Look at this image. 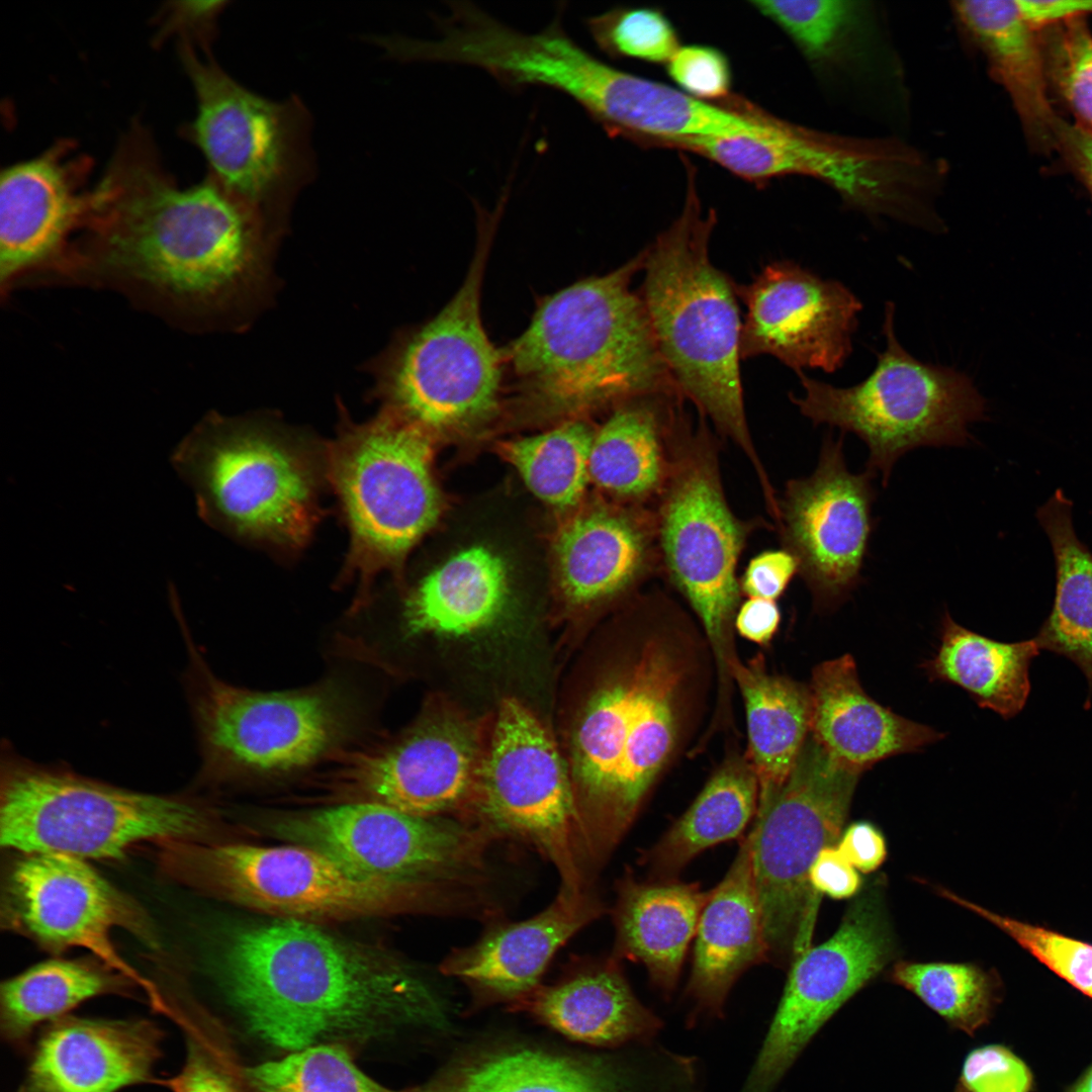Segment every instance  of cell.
Here are the masks:
<instances>
[{"label": "cell", "mask_w": 1092, "mask_h": 1092, "mask_svg": "<svg viewBox=\"0 0 1092 1092\" xmlns=\"http://www.w3.org/2000/svg\"><path fill=\"white\" fill-rule=\"evenodd\" d=\"M507 594L503 560L486 548H468L426 576L410 596L405 630L410 635L473 632L495 619Z\"/></svg>", "instance_id": "8d00e7d4"}, {"label": "cell", "mask_w": 1092, "mask_h": 1092, "mask_svg": "<svg viewBox=\"0 0 1092 1092\" xmlns=\"http://www.w3.org/2000/svg\"><path fill=\"white\" fill-rule=\"evenodd\" d=\"M2 885L3 922L50 951L84 948L110 970L149 990V982L113 943L123 929L156 948L152 920L135 900L87 860L54 852L15 853Z\"/></svg>", "instance_id": "ac0fdd59"}, {"label": "cell", "mask_w": 1092, "mask_h": 1092, "mask_svg": "<svg viewBox=\"0 0 1092 1092\" xmlns=\"http://www.w3.org/2000/svg\"><path fill=\"white\" fill-rule=\"evenodd\" d=\"M1072 502L1061 488L1036 511L1056 565V592L1051 613L1034 639L1040 649L1071 660L1085 675L1092 693V552L1078 538Z\"/></svg>", "instance_id": "74e56055"}, {"label": "cell", "mask_w": 1092, "mask_h": 1092, "mask_svg": "<svg viewBox=\"0 0 1092 1092\" xmlns=\"http://www.w3.org/2000/svg\"><path fill=\"white\" fill-rule=\"evenodd\" d=\"M889 979L968 1034L987 1023L1000 991L995 972L971 963L900 961Z\"/></svg>", "instance_id": "b9f144b4"}, {"label": "cell", "mask_w": 1092, "mask_h": 1092, "mask_svg": "<svg viewBox=\"0 0 1092 1092\" xmlns=\"http://www.w3.org/2000/svg\"><path fill=\"white\" fill-rule=\"evenodd\" d=\"M1018 7L1036 29L1065 19L1092 13V0H1016Z\"/></svg>", "instance_id": "9f6ffc18"}, {"label": "cell", "mask_w": 1092, "mask_h": 1092, "mask_svg": "<svg viewBox=\"0 0 1092 1092\" xmlns=\"http://www.w3.org/2000/svg\"><path fill=\"white\" fill-rule=\"evenodd\" d=\"M798 48L816 75L836 92L906 108L905 71L873 1H751Z\"/></svg>", "instance_id": "cb8c5ba5"}, {"label": "cell", "mask_w": 1092, "mask_h": 1092, "mask_svg": "<svg viewBox=\"0 0 1092 1092\" xmlns=\"http://www.w3.org/2000/svg\"><path fill=\"white\" fill-rule=\"evenodd\" d=\"M148 146L120 147L52 284L118 292L187 330L233 325L266 293L279 238L212 178L177 185Z\"/></svg>", "instance_id": "6da1fadb"}, {"label": "cell", "mask_w": 1092, "mask_h": 1092, "mask_svg": "<svg viewBox=\"0 0 1092 1092\" xmlns=\"http://www.w3.org/2000/svg\"><path fill=\"white\" fill-rule=\"evenodd\" d=\"M895 940L877 881L835 933L791 964L779 1007L741 1092H769L819 1029L892 961Z\"/></svg>", "instance_id": "d6986e66"}, {"label": "cell", "mask_w": 1092, "mask_h": 1092, "mask_svg": "<svg viewBox=\"0 0 1092 1092\" xmlns=\"http://www.w3.org/2000/svg\"><path fill=\"white\" fill-rule=\"evenodd\" d=\"M247 1077L255 1092H404L383 1087L344 1049L325 1043L249 1068Z\"/></svg>", "instance_id": "7bdbcfd3"}, {"label": "cell", "mask_w": 1092, "mask_h": 1092, "mask_svg": "<svg viewBox=\"0 0 1092 1092\" xmlns=\"http://www.w3.org/2000/svg\"><path fill=\"white\" fill-rule=\"evenodd\" d=\"M504 210L478 206V238L468 272L453 297L424 325L398 339L372 365L384 408L427 433L477 425L496 411L506 380L504 350L481 317V287Z\"/></svg>", "instance_id": "8fae6325"}, {"label": "cell", "mask_w": 1092, "mask_h": 1092, "mask_svg": "<svg viewBox=\"0 0 1092 1092\" xmlns=\"http://www.w3.org/2000/svg\"><path fill=\"white\" fill-rule=\"evenodd\" d=\"M1040 30L1048 82L1078 124L1092 131V33L1084 16Z\"/></svg>", "instance_id": "ee69618b"}, {"label": "cell", "mask_w": 1092, "mask_h": 1092, "mask_svg": "<svg viewBox=\"0 0 1092 1092\" xmlns=\"http://www.w3.org/2000/svg\"><path fill=\"white\" fill-rule=\"evenodd\" d=\"M680 393H655L614 407L595 431L589 478L621 504L654 507L666 481L669 437Z\"/></svg>", "instance_id": "4dcf8cb0"}, {"label": "cell", "mask_w": 1092, "mask_h": 1092, "mask_svg": "<svg viewBox=\"0 0 1092 1092\" xmlns=\"http://www.w3.org/2000/svg\"><path fill=\"white\" fill-rule=\"evenodd\" d=\"M264 825L274 836L325 853L361 877L457 891L484 876L495 840L466 821L367 802L274 813Z\"/></svg>", "instance_id": "e0dca14e"}, {"label": "cell", "mask_w": 1092, "mask_h": 1092, "mask_svg": "<svg viewBox=\"0 0 1092 1092\" xmlns=\"http://www.w3.org/2000/svg\"><path fill=\"white\" fill-rule=\"evenodd\" d=\"M668 76L691 97L703 101L727 100L731 88V68L718 49L690 44L681 47L666 64Z\"/></svg>", "instance_id": "7dc6e473"}, {"label": "cell", "mask_w": 1092, "mask_h": 1092, "mask_svg": "<svg viewBox=\"0 0 1092 1092\" xmlns=\"http://www.w3.org/2000/svg\"><path fill=\"white\" fill-rule=\"evenodd\" d=\"M1039 651L1034 638L996 641L959 625L945 613L937 652L922 667L930 680L956 685L979 707L1009 720L1027 702L1029 667Z\"/></svg>", "instance_id": "d590c367"}, {"label": "cell", "mask_w": 1092, "mask_h": 1092, "mask_svg": "<svg viewBox=\"0 0 1092 1092\" xmlns=\"http://www.w3.org/2000/svg\"><path fill=\"white\" fill-rule=\"evenodd\" d=\"M837 848L859 872H876L886 860L887 842L882 831L869 821H855L843 829Z\"/></svg>", "instance_id": "816d5d0a"}, {"label": "cell", "mask_w": 1092, "mask_h": 1092, "mask_svg": "<svg viewBox=\"0 0 1092 1092\" xmlns=\"http://www.w3.org/2000/svg\"><path fill=\"white\" fill-rule=\"evenodd\" d=\"M894 305L885 306L886 349L861 382L837 387L797 373L804 388L791 395L815 425L827 424L857 435L869 447L867 470H891L904 453L921 446H958L971 438L968 426L985 417L986 405L972 380L953 368L924 363L910 355L894 332Z\"/></svg>", "instance_id": "4fadbf2b"}, {"label": "cell", "mask_w": 1092, "mask_h": 1092, "mask_svg": "<svg viewBox=\"0 0 1092 1092\" xmlns=\"http://www.w3.org/2000/svg\"><path fill=\"white\" fill-rule=\"evenodd\" d=\"M171 1087L174 1092H236L228 1077L195 1048Z\"/></svg>", "instance_id": "db71d44e"}, {"label": "cell", "mask_w": 1092, "mask_h": 1092, "mask_svg": "<svg viewBox=\"0 0 1092 1092\" xmlns=\"http://www.w3.org/2000/svg\"><path fill=\"white\" fill-rule=\"evenodd\" d=\"M171 464L209 525L286 548L307 541L317 517V471L282 430L209 414L174 448Z\"/></svg>", "instance_id": "30bf717a"}, {"label": "cell", "mask_w": 1092, "mask_h": 1092, "mask_svg": "<svg viewBox=\"0 0 1092 1092\" xmlns=\"http://www.w3.org/2000/svg\"><path fill=\"white\" fill-rule=\"evenodd\" d=\"M695 939L688 995L697 1010L719 1015L740 975L768 961L749 835L724 879L708 893Z\"/></svg>", "instance_id": "f1b7e54d"}, {"label": "cell", "mask_w": 1092, "mask_h": 1092, "mask_svg": "<svg viewBox=\"0 0 1092 1092\" xmlns=\"http://www.w3.org/2000/svg\"><path fill=\"white\" fill-rule=\"evenodd\" d=\"M483 753L467 723L430 715L394 739L339 750L315 784L331 804L367 802L442 817L467 809Z\"/></svg>", "instance_id": "ffe728a7"}, {"label": "cell", "mask_w": 1092, "mask_h": 1092, "mask_svg": "<svg viewBox=\"0 0 1092 1092\" xmlns=\"http://www.w3.org/2000/svg\"><path fill=\"white\" fill-rule=\"evenodd\" d=\"M165 863L185 884L273 915L317 923L436 912L450 889L361 877L315 849L230 841L164 844Z\"/></svg>", "instance_id": "9c48e42d"}, {"label": "cell", "mask_w": 1092, "mask_h": 1092, "mask_svg": "<svg viewBox=\"0 0 1092 1092\" xmlns=\"http://www.w3.org/2000/svg\"><path fill=\"white\" fill-rule=\"evenodd\" d=\"M809 883L817 895L823 894L836 900L852 898L861 888L857 870L833 845L819 852L811 866Z\"/></svg>", "instance_id": "f907efd6"}, {"label": "cell", "mask_w": 1092, "mask_h": 1092, "mask_svg": "<svg viewBox=\"0 0 1092 1092\" xmlns=\"http://www.w3.org/2000/svg\"><path fill=\"white\" fill-rule=\"evenodd\" d=\"M215 964L251 1032L286 1051L380 1035L440 1013L413 966L317 923L274 918L243 925L228 935Z\"/></svg>", "instance_id": "3957f363"}, {"label": "cell", "mask_w": 1092, "mask_h": 1092, "mask_svg": "<svg viewBox=\"0 0 1092 1092\" xmlns=\"http://www.w3.org/2000/svg\"><path fill=\"white\" fill-rule=\"evenodd\" d=\"M183 58L197 97L191 136L209 177L280 238L297 195L315 175L306 106L297 96L276 101L253 92L190 46Z\"/></svg>", "instance_id": "7c38bea8"}, {"label": "cell", "mask_w": 1092, "mask_h": 1092, "mask_svg": "<svg viewBox=\"0 0 1092 1092\" xmlns=\"http://www.w3.org/2000/svg\"><path fill=\"white\" fill-rule=\"evenodd\" d=\"M1071 1092H1092V1067L1086 1071Z\"/></svg>", "instance_id": "6f0895ef"}, {"label": "cell", "mask_w": 1092, "mask_h": 1092, "mask_svg": "<svg viewBox=\"0 0 1092 1092\" xmlns=\"http://www.w3.org/2000/svg\"><path fill=\"white\" fill-rule=\"evenodd\" d=\"M781 622L777 601L747 598L737 611L734 628L737 633L758 645H766L774 638Z\"/></svg>", "instance_id": "f5cc1de1"}, {"label": "cell", "mask_w": 1092, "mask_h": 1092, "mask_svg": "<svg viewBox=\"0 0 1092 1092\" xmlns=\"http://www.w3.org/2000/svg\"><path fill=\"white\" fill-rule=\"evenodd\" d=\"M957 24L984 55L990 74L1008 93L1029 139L1056 146L1061 119L1048 95L1039 30L1016 0H960L950 3Z\"/></svg>", "instance_id": "f546056e"}, {"label": "cell", "mask_w": 1092, "mask_h": 1092, "mask_svg": "<svg viewBox=\"0 0 1092 1092\" xmlns=\"http://www.w3.org/2000/svg\"><path fill=\"white\" fill-rule=\"evenodd\" d=\"M159 1042L146 1021L59 1020L39 1039L19 1092H117L150 1076Z\"/></svg>", "instance_id": "4316f807"}, {"label": "cell", "mask_w": 1092, "mask_h": 1092, "mask_svg": "<svg viewBox=\"0 0 1092 1092\" xmlns=\"http://www.w3.org/2000/svg\"><path fill=\"white\" fill-rule=\"evenodd\" d=\"M859 777L807 739L782 789L755 815L748 835L770 962L792 963L808 948L819 897L809 872L838 841Z\"/></svg>", "instance_id": "9a60e30c"}, {"label": "cell", "mask_w": 1092, "mask_h": 1092, "mask_svg": "<svg viewBox=\"0 0 1092 1092\" xmlns=\"http://www.w3.org/2000/svg\"><path fill=\"white\" fill-rule=\"evenodd\" d=\"M182 633L200 782L233 785L288 777L328 760L356 735L359 704L340 681L284 692L240 688L213 673L185 624Z\"/></svg>", "instance_id": "ba28073f"}, {"label": "cell", "mask_w": 1092, "mask_h": 1092, "mask_svg": "<svg viewBox=\"0 0 1092 1092\" xmlns=\"http://www.w3.org/2000/svg\"><path fill=\"white\" fill-rule=\"evenodd\" d=\"M0 768V841L15 853L112 859L147 841H216L221 828L217 810L194 796L126 790L34 762L9 744Z\"/></svg>", "instance_id": "8992f818"}, {"label": "cell", "mask_w": 1092, "mask_h": 1092, "mask_svg": "<svg viewBox=\"0 0 1092 1092\" xmlns=\"http://www.w3.org/2000/svg\"><path fill=\"white\" fill-rule=\"evenodd\" d=\"M645 250L617 269L546 297L504 349L506 369L529 398L585 412L655 393H680L659 353L640 293L631 287Z\"/></svg>", "instance_id": "5b68a950"}, {"label": "cell", "mask_w": 1092, "mask_h": 1092, "mask_svg": "<svg viewBox=\"0 0 1092 1092\" xmlns=\"http://www.w3.org/2000/svg\"><path fill=\"white\" fill-rule=\"evenodd\" d=\"M736 291L746 305L741 359L770 355L796 373H831L849 356L861 304L842 283L778 261Z\"/></svg>", "instance_id": "7402d4cb"}, {"label": "cell", "mask_w": 1092, "mask_h": 1092, "mask_svg": "<svg viewBox=\"0 0 1092 1092\" xmlns=\"http://www.w3.org/2000/svg\"><path fill=\"white\" fill-rule=\"evenodd\" d=\"M57 145L4 169L0 184V289L48 284L85 229L93 190L84 189L88 162Z\"/></svg>", "instance_id": "603a6c76"}, {"label": "cell", "mask_w": 1092, "mask_h": 1092, "mask_svg": "<svg viewBox=\"0 0 1092 1092\" xmlns=\"http://www.w3.org/2000/svg\"><path fill=\"white\" fill-rule=\"evenodd\" d=\"M797 573L798 561L788 550L762 551L748 561L739 578L741 595L777 601Z\"/></svg>", "instance_id": "681fc988"}, {"label": "cell", "mask_w": 1092, "mask_h": 1092, "mask_svg": "<svg viewBox=\"0 0 1092 1092\" xmlns=\"http://www.w3.org/2000/svg\"><path fill=\"white\" fill-rule=\"evenodd\" d=\"M328 459L350 531L347 569L359 582L360 607L374 577L438 519L429 433L383 408L364 424H347Z\"/></svg>", "instance_id": "5bb4252c"}, {"label": "cell", "mask_w": 1092, "mask_h": 1092, "mask_svg": "<svg viewBox=\"0 0 1092 1092\" xmlns=\"http://www.w3.org/2000/svg\"><path fill=\"white\" fill-rule=\"evenodd\" d=\"M743 699L747 751L758 783L757 812L767 807L791 775L810 733L808 687L769 672L761 654L730 664ZM756 812V813H757Z\"/></svg>", "instance_id": "836d02e7"}, {"label": "cell", "mask_w": 1092, "mask_h": 1092, "mask_svg": "<svg viewBox=\"0 0 1092 1092\" xmlns=\"http://www.w3.org/2000/svg\"><path fill=\"white\" fill-rule=\"evenodd\" d=\"M555 552L560 586L576 605L634 596L662 572L653 507L593 506L561 528Z\"/></svg>", "instance_id": "d4e9b609"}, {"label": "cell", "mask_w": 1092, "mask_h": 1092, "mask_svg": "<svg viewBox=\"0 0 1092 1092\" xmlns=\"http://www.w3.org/2000/svg\"><path fill=\"white\" fill-rule=\"evenodd\" d=\"M961 1085L965 1092H1028L1031 1074L1007 1048L989 1044L967 1056Z\"/></svg>", "instance_id": "c3c4849f"}, {"label": "cell", "mask_w": 1092, "mask_h": 1092, "mask_svg": "<svg viewBox=\"0 0 1092 1092\" xmlns=\"http://www.w3.org/2000/svg\"><path fill=\"white\" fill-rule=\"evenodd\" d=\"M514 1003L565 1036L596 1045L646 1040L661 1027L636 998L614 959L587 964Z\"/></svg>", "instance_id": "1f68e13d"}, {"label": "cell", "mask_w": 1092, "mask_h": 1092, "mask_svg": "<svg viewBox=\"0 0 1092 1092\" xmlns=\"http://www.w3.org/2000/svg\"><path fill=\"white\" fill-rule=\"evenodd\" d=\"M405 1092H624L600 1067L532 1050L468 1060Z\"/></svg>", "instance_id": "f35d334b"}, {"label": "cell", "mask_w": 1092, "mask_h": 1092, "mask_svg": "<svg viewBox=\"0 0 1092 1092\" xmlns=\"http://www.w3.org/2000/svg\"><path fill=\"white\" fill-rule=\"evenodd\" d=\"M495 839L521 841L555 867L561 887L589 889L571 778L536 716L515 699L499 706L467 811Z\"/></svg>", "instance_id": "2e32d148"}, {"label": "cell", "mask_w": 1092, "mask_h": 1092, "mask_svg": "<svg viewBox=\"0 0 1092 1092\" xmlns=\"http://www.w3.org/2000/svg\"><path fill=\"white\" fill-rule=\"evenodd\" d=\"M606 671L576 725L570 777L594 872L693 738L716 677L701 626L659 589L632 598Z\"/></svg>", "instance_id": "7a4b0ae2"}, {"label": "cell", "mask_w": 1092, "mask_h": 1092, "mask_svg": "<svg viewBox=\"0 0 1092 1092\" xmlns=\"http://www.w3.org/2000/svg\"><path fill=\"white\" fill-rule=\"evenodd\" d=\"M132 984L101 963L59 959L39 963L2 984V1028L9 1037H20L90 998Z\"/></svg>", "instance_id": "ab89813d"}, {"label": "cell", "mask_w": 1092, "mask_h": 1092, "mask_svg": "<svg viewBox=\"0 0 1092 1092\" xmlns=\"http://www.w3.org/2000/svg\"><path fill=\"white\" fill-rule=\"evenodd\" d=\"M709 892L696 883L626 876L615 907L616 954L640 963L665 994L676 986Z\"/></svg>", "instance_id": "d6a6232c"}, {"label": "cell", "mask_w": 1092, "mask_h": 1092, "mask_svg": "<svg viewBox=\"0 0 1092 1092\" xmlns=\"http://www.w3.org/2000/svg\"><path fill=\"white\" fill-rule=\"evenodd\" d=\"M758 783L745 755L722 761L690 808L641 856L654 881H670L703 850L738 837L756 815Z\"/></svg>", "instance_id": "e575fe53"}, {"label": "cell", "mask_w": 1092, "mask_h": 1092, "mask_svg": "<svg viewBox=\"0 0 1092 1092\" xmlns=\"http://www.w3.org/2000/svg\"><path fill=\"white\" fill-rule=\"evenodd\" d=\"M584 22L598 48L613 59L666 65L680 48L674 26L658 8L614 7Z\"/></svg>", "instance_id": "f6af8a7d"}, {"label": "cell", "mask_w": 1092, "mask_h": 1092, "mask_svg": "<svg viewBox=\"0 0 1092 1092\" xmlns=\"http://www.w3.org/2000/svg\"><path fill=\"white\" fill-rule=\"evenodd\" d=\"M939 895L988 920L1072 987L1092 998V943L1054 930L1002 916L948 889Z\"/></svg>", "instance_id": "bcb514c9"}, {"label": "cell", "mask_w": 1092, "mask_h": 1092, "mask_svg": "<svg viewBox=\"0 0 1092 1092\" xmlns=\"http://www.w3.org/2000/svg\"><path fill=\"white\" fill-rule=\"evenodd\" d=\"M808 690L811 738L850 771L861 775L879 761L919 751L943 737L872 699L850 654L817 664Z\"/></svg>", "instance_id": "83f0119b"}, {"label": "cell", "mask_w": 1092, "mask_h": 1092, "mask_svg": "<svg viewBox=\"0 0 1092 1092\" xmlns=\"http://www.w3.org/2000/svg\"><path fill=\"white\" fill-rule=\"evenodd\" d=\"M843 438L828 435L814 472L787 482L776 522L783 548L819 611H832L856 587L873 528L874 473L848 471Z\"/></svg>", "instance_id": "44dd1931"}, {"label": "cell", "mask_w": 1092, "mask_h": 1092, "mask_svg": "<svg viewBox=\"0 0 1092 1092\" xmlns=\"http://www.w3.org/2000/svg\"><path fill=\"white\" fill-rule=\"evenodd\" d=\"M670 464L653 509L662 572L686 599L710 646L716 702L731 704V662L738 657L733 631L741 592L737 566L760 521L738 518L730 508L720 470L717 439L708 421L697 425L675 410L669 437Z\"/></svg>", "instance_id": "52a82bcc"}, {"label": "cell", "mask_w": 1092, "mask_h": 1092, "mask_svg": "<svg viewBox=\"0 0 1092 1092\" xmlns=\"http://www.w3.org/2000/svg\"><path fill=\"white\" fill-rule=\"evenodd\" d=\"M687 191L679 215L645 249V304L659 353L685 399L747 457L763 495L772 484L747 424L739 361L736 284L709 254L714 209L704 213L695 167L682 158Z\"/></svg>", "instance_id": "277c9868"}, {"label": "cell", "mask_w": 1092, "mask_h": 1092, "mask_svg": "<svg viewBox=\"0 0 1092 1092\" xmlns=\"http://www.w3.org/2000/svg\"><path fill=\"white\" fill-rule=\"evenodd\" d=\"M602 913L603 905L589 889L560 886L540 913L493 926L473 944L448 956L442 972L482 994L514 1003L539 986L556 951Z\"/></svg>", "instance_id": "484cf974"}, {"label": "cell", "mask_w": 1092, "mask_h": 1092, "mask_svg": "<svg viewBox=\"0 0 1092 1092\" xmlns=\"http://www.w3.org/2000/svg\"><path fill=\"white\" fill-rule=\"evenodd\" d=\"M1057 146L1066 154L1092 196V131L1078 123L1072 125L1061 120Z\"/></svg>", "instance_id": "11a10c76"}, {"label": "cell", "mask_w": 1092, "mask_h": 1092, "mask_svg": "<svg viewBox=\"0 0 1092 1092\" xmlns=\"http://www.w3.org/2000/svg\"><path fill=\"white\" fill-rule=\"evenodd\" d=\"M595 430L582 420L532 437L504 442L500 451L545 503L567 509L582 497L589 478Z\"/></svg>", "instance_id": "60d3db41"}]
</instances>
